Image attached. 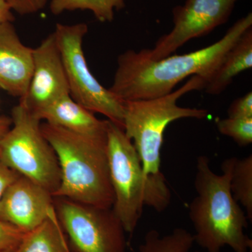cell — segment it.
I'll return each instance as SVG.
<instances>
[{"mask_svg": "<svg viewBox=\"0 0 252 252\" xmlns=\"http://www.w3.org/2000/svg\"><path fill=\"white\" fill-rule=\"evenodd\" d=\"M228 117L252 118V93L235 99L228 109Z\"/></svg>", "mask_w": 252, "mask_h": 252, "instance_id": "obj_22", "label": "cell"}, {"mask_svg": "<svg viewBox=\"0 0 252 252\" xmlns=\"http://www.w3.org/2000/svg\"><path fill=\"white\" fill-rule=\"evenodd\" d=\"M32 69L33 49L23 44L12 22L0 23V88L21 99Z\"/></svg>", "mask_w": 252, "mask_h": 252, "instance_id": "obj_12", "label": "cell"}, {"mask_svg": "<svg viewBox=\"0 0 252 252\" xmlns=\"http://www.w3.org/2000/svg\"></svg>", "mask_w": 252, "mask_h": 252, "instance_id": "obj_26", "label": "cell"}, {"mask_svg": "<svg viewBox=\"0 0 252 252\" xmlns=\"http://www.w3.org/2000/svg\"><path fill=\"white\" fill-rule=\"evenodd\" d=\"M235 158L222 163V175L212 170L205 156L197 158L194 187L196 195L189 205V218L195 233V243L207 252H220L229 247L234 252L252 250V239L245 234L248 218L230 191Z\"/></svg>", "mask_w": 252, "mask_h": 252, "instance_id": "obj_2", "label": "cell"}, {"mask_svg": "<svg viewBox=\"0 0 252 252\" xmlns=\"http://www.w3.org/2000/svg\"><path fill=\"white\" fill-rule=\"evenodd\" d=\"M88 32L86 23H58L54 32L69 84L71 97L93 113L104 115L123 127L124 102L94 77L88 65L83 41Z\"/></svg>", "mask_w": 252, "mask_h": 252, "instance_id": "obj_7", "label": "cell"}, {"mask_svg": "<svg viewBox=\"0 0 252 252\" xmlns=\"http://www.w3.org/2000/svg\"><path fill=\"white\" fill-rule=\"evenodd\" d=\"M54 210L52 194L21 175L8 187L0 200V219L25 233L40 225Z\"/></svg>", "mask_w": 252, "mask_h": 252, "instance_id": "obj_11", "label": "cell"}, {"mask_svg": "<svg viewBox=\"0 0 252 252\" xmlns=\"http://www.w3.org/2000/svg\"><path fill=\"white\" fill-rule=\"evenodd\" d=\"M19 174L8 166L0 157V200L2 198L4 192L16 179Z\"/></svg>", "mask_w": 252, "mask_h": 252, "instance_id": "obj_23", "label": "cell"}, {"mask_svg": "<svg viewBox=\"0 0 252 252\" xmlns=\"http://www.w3.org/2000/svg\"><path fill=\"white\" fill-rule=\"evenodd\" d=\"M109 175L114 192L112 210L126 233L132 235L144 205L164 211L171 200L166 184H158L144 175L140 157L124 129L107 120Z\"/></svg>", "mask_w": 252, "mask_h": 252, "instance_id": "obj_5", "label": "cell"}, {"mask_svg": "<svg viewBox=\"0 0 252 252\" xmlns=\"http://www.w3.org/2000/svg\"><path fill=\"white\" fill-rule=\"evenodd\" d=\"M11 11L25 16L35 14L44 9L50 0H6Z\"/></svg>", "mask_w": 252, "mask_h": 252, "instance_id": "obj_21", "label": "cell"}, {"mask_svg": "<svg viewBox=\"0 0 252 252\" xmlns=\"http://www.w3.org/2000/svg\"><path fill=\"white\" fill-rule=\"evenodd\" d=\"M14 252H70L56 210L40 225L25 233Z\"/></svg>", "mask_w": 252, "mask_h": 252, "instance_id": "obj_15", "label": "cell"}, {"mask_svg": "<svg viewBox=\"0 0 252 252\" xmlns=\"http://www.w3.org/2000/svg\"><path fill=\"white\" fill-rule=\"evenodd\" d=\"M38 117L51 125L81 135L97 137L107 136V120H99L94 113L78 103L70 94L55 101L41 111Z\"/></svg>", "mask_w": 252, "mask_h": 252, "instance_id": "obj_13", "label": "cell"}, {"mask_svg": "<svg viewBox=\"0 0 252 252\" xmlns=\"http://www.w3.org/2000/svg\"><path fill=\"white\" fill-rule=\"evenodd\" d=\"M252 67L251 28L225 53L218 67L206 81L204 90L210 94H220L231 84L237 75Z\"/></svg>", "mask_w": 252, "mask_h": 252, "instance_id": "obj_14", "label": "cell"}, {"mask_svg": "<svg viewBox=\"0 0 252 252\" xmlns=\"http://www.w3.org/2000/svg\"><path fill=\"white\" fill-rule=\"evenodd\" d=\"M25 233L17 227L0 219V252H14Z\"/></svg>", "mask_w": 252, "mask_h": 252, "instance_id": "obj_20", "label": "cell"}, {"mask_svg": "<svg viewBox=\"0 0 252 252\" xmlns=\"http://www.w3.org/2000/svg\"><path fill=\"white\" fill-rule=\"evenodd\" d=\"M252 26V14L240 18L220 40L189 54L149 59L142 52L127 50L117 60V68L109 90L123 102L162 97L190 76L205 82L225 53Z\"/></svg>", "mask_w": 252, "mask_h": 252, "instance_id": "obj_1", "label": "cell"}, {"mask_svg": "<svg viewBox=\"0 0 252 252\" xmlns=\"http://www.w3.org/2000/svg\"><path fill=\"white\" fill-rule=\"evenodd\" d=\"M219 132L233 139L240 147H246L252 142V118H232L217 122Z\"/></svg>", "mask_w": 252, "mask_h": 252, "instance_id": "obj_19", "label": "cell"}, {"mask_svg": "<svg viewBox=\"0 0 252 252\" xmlns=\"http://www.w3.org/2000/svg\"><path fill=\"white\" fill-rule=\"evenodd\" d=\"M41 130L54 149L61 172V184L53 197L85 205L112 208L107 136L91 137L48 123Z\"/></svg>", "mask_w": 252, "mask_h": 252, "instance_id": "obj_3", "label": "cell"}, {"mask_svg": "<svg viewBox=\"0 0 252 252\" xmlns=\"http://www.w3.org/2000/svg\"><path fill=\"white\" fill-rule=\"evenodd\" d=\"M69 94V84L54 32L33 49L32 74L19 103L37 116L50 104Z\"/></svg>", "mask_w": 252, "mask_h": 252, "instance_id": "obj_10", "label": "cell"}, {"mask_svg": "<svg viewBox=\"0 0 252 252\" xmlns=\"http://www.w3.org/2000/svg\"><path fill=\"white\" fill-rule=\"evenodd\" d=\"M239 0H187L173 10L174 27L162 36L153 49H142L149 59L170 56L186 43L203 36L228 21Z\"/></svg>", "mask_w": 252, "mask_h": 252, "instance_id": "obj_9", "label": "cell"}, {"mask_svg": "<svg viewBox=\"0 0 252 252\" xmlns=\"http://www.w3.org/2000/svg\"></svg>", "mask_w": 252, "mask_h": 252, "instance_id": "obj_27", "label": "cell"}, {"mask_svg": "<svg viewBox=\"0 0 252 252\" xmlns=\"http://www.w3.org/2000/svg\"><path fill=\"white\" fill-rule=\"evenodd\" d=\"M125 6V0H51L50 10L54 15L64 11L88 10L102 23L111 22L114 12Z\"/></svg>", "mask_w": 252, "mask_h": 252, "instance_id": "obj_16", "label": "cell"}, {"mask_svg": "<svg viewBox=\"0 0 252 252\" xmlns=\"http://www.w3.org/2000/svg\"><path fill=\"white\" fill-rule=\"evenodd\" d=\"M205 79L192 76L180 89L162 97L124 102V132L141 160L144 175L158 184H165L160 171V152L167 126L182 119H204L208 111L182 107L179 99L189 93L205 89Z\"/></svg>", "mask_w": 252, "mask_h": 252, "instance_id": "obj_4", "label": "cell"}, {"mask_svg": "<svg viewBox=\"0 0 252 252\" xmlns=\"http://www.w3.org/2000/svg\"><path fill=\"white\" fill-rule=\"evenodd\" d=\"M11 124H12V122H11V118L5 117V116H0V140L4 137V135L11 128Z\"/></svg>", "mask_w": 252, "mask_h": 252, "instance_id": "obj_25", "label": "cell"}, {"mask_svg": "<svg viewBox=\"0 0 252 252\" xmlns=\"http://www.w3.org/2000/svg\"><path fill=\"white\" fill-rule=\"evenodd\" d=\"M233 198L245 209L248 220H252V156L235 158L230 181Z\"/></svg>", "mask_w": 252, "mask_h": 252, "instance_id": "obj_18", "label": "cell"}, {"mask_svg": "<svg viewBox=\"0 0 252 252\" xmlns=\"http://www.w3.org/2000/svg\"><path fill=\"white\" fill-rule=\"evenodd\" d=\"M11 128L0 140V157L8 166L54 195L61 180L59 160L41 130V121L18 103Z\"/></svg>", "mask_w": 252, "mask_h": 252, "instance_id": "obj_6", "label": "cell"}, {"mask_svg": "<svg viewBox=\"0 0 252 252\" xmlns=\"http://www.w3.org/2000/svg\"><path fill=\"white\" fill-rule=\"evenodd\" d=\"M14 18L6 0H0V23L13 22Z\"/></svg>", "mask_w": 252, "mask_h": 252, "instance_id": "obj_24", "label": "cell"}, {"mask_svg": "<svg viewBox=\"0 0 252 252\" xmlns=\"http://www.w3.org/2000/svg\"><path fill=\"white\" fill-rule=\"evenodd\" d=\"M61 227L79 252H125V230L112 208L54 197Z\"/></svg>", "mask_w": 252, "mask_h": 252, "instance_id": "obj_8", "label": "cell"}, {"mask_svg": "<svg viewBox=\"0 0 252 252\" xmlns=\"http://www.w3.org/2000/svg\"><path fill=\"white\" fill-rule=\"evenodd\" d=\"M195 243L193 235L182 228L161 235L157 230H151L140 246V252H189Z\"/></svg>", "mask_w": 252, "mask_h": 252, "instance_id": "obj_17", "label": "cell"}]
</instances>
